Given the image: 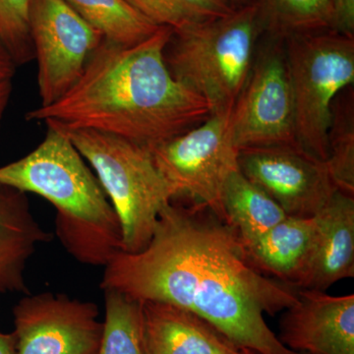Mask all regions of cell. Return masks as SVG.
I'll return each mask as SVG.
<instances>
[{
  "label": "cell",
  "instance_id": "4316f807",
  "mask_svg": "<svg viewBox=\"0 0 354 354\" xmlns=\"http://www.w3.org/2000/svg\"><path fill=\"white\" fill-rule=\"evenodd\" d=\"M0 354H17L14 333H3L0 330Z\"/></svg>",
  "mask_w": 354,
  "mask_h": 354
},
{
  "label": "cell",
  "instance_id": "cb8c5ba5",
  "mask_svg": "<svg viewBox=\"0 0 354 354\" xmlns=\"http://www.w3.org/2000/svg\"><path fill=\"white\" fill-rule=\"evenodd\" d=\"M333 11L330 31L354 38V0H330Z\"/></svg>",
  "mask_w": 354,
  "mask_h": 354
},
{
  "label": "cell",
  "instance_id": "9c48e42d",
  "mask_svg": "<svg viewBox=\"0 0 354 354\" xmlns=\"http://www.w3.org/2000/svg\"><path fill=\"white\" fill-rule=\"evenodd\" d=\"M29 25L38 64L39 106H48L75 85L104 39L67 0H31Z\"/></svg>",
  "mask_w": 354,
  "mask_h": 354
},
{
  "label": "cell",
  "instance_id": "5bb4252c",
  "mask_svg": "<svg viewBox=\"0 0 354 354\" xmlns=\"http://www.w3.org/2000/svg\"><path fill=\"white\" fill-rule=\"evenodd\" d=\"M53 239L32 215L27 193L0 183V295H29L28 262L39 244Z\"/></svg>",
  "mask_w": 354,
  "mask_h": 354
},
{
  "label": "cell",
  "instance_id": "ffe728a7",
  "mask_svg": "<svg viewBox=\"0 0 354 354\" xmlns=\"http://www.w3.org/2000/svg\"><path fill=\"white\" fill-rule=\"evenodd\" d=\"M325 162L335 189L354 196L353 86L342 91L333 104Z\"/></svg>",
  "mask_w": 354,
  "mask_h": 354
},
{
  "label": "cell",
  "instance_id": "7402d4cb",
  "mask_svg": "<svg viewBox=\"0 0 354 354\" xmlns=\"http://www.w3.org/2000/svg\"><path fill=\"white\" fill-rule=\"evenodd\" d=\"M106 304L97 354H144L140 330L141 304L115 290H102Z\"/></svg>",
  "mask_w": 354,
  "mask_h": 354
},
{
  "label": "cell",
  "instance_id": "4fadbf2b",
  "mask_svg": "<svg viewBox=\"0 0 354 354\" xmlns=\"http://www.w3.org/2000/svg\"><path fill=\"white\" fill-rule=\"evenodd\" d=\"M140 304L144 354H257L188 310L152 300Z\"/></svg>",
  "mask_w": 354,
  "mask_h": 354
},
{
  "label": "cell",
  "instance_id": "8992f818",
  "mask_svg": "<svg viewBox=\"0 0 354 354\" xmlns=\"http://www.w3.org/2000/svg\"><path fill=\"white\" fill-rule=\"evenodd\" d=\"M297 145L326 162L332 106L337 95L354 83V38L333 31L283 41Z\"/></svg>",
  "mask_w": 354,
  "mask_h": 354
},
{
  "label": "cell",
  "instance_id": "484cf974",
  "mask_svg": "<svg viewBox=\"0 0 354 354\" xmlns=\"http://www.w3.org/2000/svg\"><path fill=\"white\" fill-rule=\"evenodd\" d=\"M11 93H12L11 80H0V127H1V121L3 120L4 113H6L9 100H10Z\"/></svg>",
  "mask_w": 354,
  "mask_h": 354
},
{
  "label": "cell",
  "instance_id": "ac0fdd59",
  "mask_svg": "<svg viewBox=\"0 0 354 354\" xmlns=\"http://www.w3.org/2000/svg\"><path fill=\"white\" fill-rule=\"evenodd\" d=\"M263 36L274 41L330 31V0H256Z\"/></svg>",
  "mask_w": 354,
  "mask_h": 354
},
{
  "label": "cell",
  "instance_id": "3957f363",
  "mask_svg": "<svg viewBox=\"0 0 354 354\" xmlns=\"http://www.w3.org/2000/svg\"><path fill=\"white\" fill-rule=\"evenodd\" d=\"M46 125L35 150L0 167V183L48 200L57 212L55 235L66 252L82 264L104 268L122 251L115 209L66 133Z\"/></svg>",
  "mask_w": 354,
  "mask_h": 354
},
{
  "label": "cell",
  "instance_id": "2e32d148",
  "mask_svg": "<svg viewBox=\"0 0 354 354\" xmlns=\"http://www.w3.org/2000/svg\"><path fill=\"white\" fill-rule=\"evenodd\" d=\"M315 216H286L257 241L243 245L251 264L266 276L302 288L313 255Z\"/></svg>",
  "mask_w": 354,
  "mask_h": 354
},
{
  "label": "cell",
  "instance_id": "83f0119b",
  "mask_svg": "<svg viewBox=\"0 0 354 354\" xmlns=\"http://www.w3.org/2000/svg\"><path fill=\"white\" fill-rule=\"evenodd\" d=\"M234 7H241L251 3L254 0H228Z\"/></svg>",
  "mask_w": 354,
  "mask_h": 354
},
{
  "label": "cell",
  "instance_id": "7a4b0ae2",
  "mask_svg": "<svg viewBox=\"0 0 354 354\" xmlns=\"http://www.w3.org/2000/svg\"><path fill=\"white\" fill-rule=\"evenodd\" d=\"M171 29L160 27L134 46L102 41L80 79L48 106L26 114L60 129L116 135L152 148L208 120L206 100L171 75L164 51Z\"/></svg>",
  "mask_w": 354,
  "mask_h": 354
},
{
  "label": "cell",
  "instance_id": "277c9868",
  "mask_svg": "<svg viewBox=\"0 0 354 354\" xmlns=\"http://www.w3.org/2000/svg\"><path fill=\"white\" fill-rule=\"evenodd\" d=\"M262 37L254 0L223 17L172 32L165 62L174 78L206 100L212 113H225L245 85Z\"/></svg>",
  "mask_w": 354,
  "mask_h": 354
},
{
  "label": "cell",
  "instance_id": "d4e9b609",
  "mask_svg": "<svg viewBox=\"0 0 354 354\" xmlns=\"http://www.w3.org/2000/svg\"><path fill=\"white\" fill-rule=\"evenodd\" d=\"M16 69L12 58L0 43V80H12Z\"/></svg>",
  "mask_w": 354,
  "mask_h": 354
},
{
  "label": "cell",
  "instance_id": "30bf717a",
  "mask_svg": "<svg viewBox=\"0 0 354 354\" xmlns=\"http://www.w3.org/2000/svg\"><path fill=\"white\" fill-rule=\"evenodd\" d=\"M17 354H97L104 321L97 305L50 291L25 295L14 306Z\"/></svg>",
  "mask_w": 354,
  "mask_h": 354
},
{
  "label": "cell",
  "instance_id": "52a82bcc",
  "mask_svg": "<svg viewBox=\"0 0 354 354\" xmlns=\"http://www.w3.org/2000/svg\"><path fill=\"white\" fill-rule=\"evenodd\" d=\"M230 111L213 113L187 132L150 148L156 167L174 192V200L189 197L223 223V188L239 169Z\"/></svg>",
  "mask_w": 354,
  "mask_h": 354
},
{
  "label": "cell",
  "instance_id": "5b68a950",
  "mask_svg": "<svg viewBox=\"0 0 354 354\" xmlns=\"http://www.w3.org/2000/svg\"><path fill=\"white\" fill-rule=\"evenodd\" d=\"M62 130L93 167L115 209L123 252L145 249L160 212L174 200V192L156 167L150 148L95 130Z\"/></svg>",
  "mask_w": 354,
  "mask_h": 354
},
{
  "label": "cell",
  "instance_id": "ba28073f",
  "mask_svg": "<svg viewBox=\"0 0 354 354\" xmlns=\"http://www.w3.org/2000/svg\"><path fill=\"white\" fill-rule=\"evenodd\" d=\"M259 53L230 111L232 139L239 151L297 145L283 41L268 39Z\"/></svg>",
  "mask_w": 354,
  "mask_h": 354
},
{
  "label": "cell",
  "instance_id": "603a6c76",
  "mask_svg": "<svg viewBox=\"0 0 354 354\" xmlns=\"http://www.w3.org/2000/svg\"><path fill=\"white\" fill-rule=\"evenodd\" d=\"M31 0H0V43L16 66L35 59L29 25Z\"/></svg>",
  "mask_w": 354,
  "mask_h": 354
},
{
  "label": "cell",
  "instance_id": "d6986e66",
  "mask_svg": "<svg viewBox=\"0 0 354 354\" xmlns=\"http://www.w3.org/2000/svg\"><path fill=\"white\" fill-rule=\"evenodd\" d=\"M86 22L101 32L104 41L134 46L160 29L127 0H67Z\"/></svg>",
  "mask_w": 354,
  "mask_h": 354
},
{
  "label": "cell",
  "instance_id": "e0dca14e",
  "mask_svg": "<svg viewBox=\"0 0 354 354\" xmlns=\"http://www.w3.org/2000/svg\"><path fill=\"white\" fill-rule=\"evenodd\" d=\"M221 204L225 223L236 234L242 245L257 241L288 216L278 203L248 180L241 169L225 183Z\"/></svg>",
  "mask_w": 354,
  "mask_h": 354
},
{
  "label": "cell",
  "instance_id": "7c38bea8",
  "mask_svg": "<svg viewBox=\"0 0 354 354\" xmlns=\"http://www.w3.org/2000/svg\"><path fill=\"white\" fill-rule=\"evenodd\" d=\"M281 317L279 339L302 354H354V295L298 288Z\"/></svg>",
  "mask_w": 354,
  "mask_h": 354
},
{
  "label": "cell",
  "instance_id": "6da1fadb",
  "mask_svg": "<svg viewBox=\"0 0 354 354\" xmlns=\"http://www.w3.org/2000/svg\"><path fill=\"white\" fill-rule=\"evenodd\" d=\"M205 208L169 203L145 249L109 261L102 290L188 310L257 354H302L283 346L264 319L295 304L298 288L258 271L234 230Z\"/></svg>",
  "mask_w": 354,
  "mask_h": 354
},
{
  "label": "cell",
  "instance_id": "44dd1931",
  "mask_svg": "<svg viewBox=\"0 0 354 354\" xmlns=\"http://www.w3.org/2000/svg\"><path fill=\"white\" fill-rule=\"evenodd\" d=\"M158 27L184 31L232 13L228 0H127Z\"/></svg>",
  "mask_w": 354,
  "mask_h": 354
},
{
  "label": "cell",
  "instance_id": "9a60e30c",
  "mask_svg": "<svg viewBox=\"0 0 354 354\" xmlns=\"http://www.w3.org/2000/svg\"><path fill=\"white\" fill-rule=\"evenodd\" d=\"M315 218L316 241L302 288L324 291L354 277V196L337 191Z\"/></svg>",
  "mask_w": 354,
  "mask_h": 354
},
{
  "label": "cell",
  "instance_id": "8fae6325",
  "mask_svg": "<svg viewBox=\"0 0 354 354\" xmlns=\"http://www.w3.org/2000/svg\"><path fill=\"white\" fill-rule=\"evenodd\" d=\"M239 169L288 216L312 218L337 192L325 162L298 145L239 151Z\"/></svg>",
  "mask_w": 354,
  "mask_h": 354
}]
</instances>
